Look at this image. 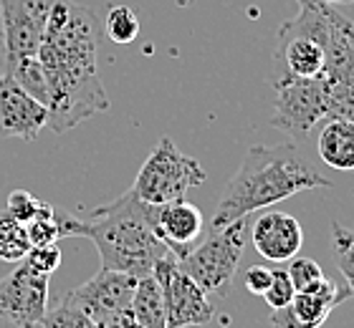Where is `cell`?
<instances>
[{
    "mask_svg": "<svg viewBox=\"0 0 354 328\" xmlns=\"http://www.w3.org/2000/svg\"><path fill=\"white\" fill-rule=\"evenodd\" d=\"M294 296H296V288H294V283H291V278H288L286 268L273 270L271 283H268V288H266V293H263V300L268 303V308L276 311V308L288 306Z\"/></svg>",
    "mask_w": 354,
    "mask_h": 328,
    "instance_id": "obj_25",
    "label": "cell"
},
{
    "mask_svg": "<svg viewBox=\"0 0 354 328\" xmlns=\"http://www.w3.org/2000/svg\"><path fill=\"white\" fill-rule=\"evenodd\" d=\"M349 298L347 285L332 283L329 278H322L317 285L306 291H299L291 298V303L283 308H276L271 313L273 328H319L324 326L334 308L342 300Z\"/></svg>",
    "mask_w": 354,
    "mask_h": 328,
    "instance_id": "obj_12",
    "label": "cell"
},
{
    "mask_svg": "<svg viewBox=\"0 0 354 328\" xmlns=\"http://www.w3.org/2000/svg\"><path fill=\"white\" fill-rule=\"evenodd\" d=\"M53 0H0V76L36 59Z\"/></svg>",
    "mask_w": 354,
    "mask_h": 328,
    "instance_id": "obj_7",
    "label": "cell"
},
{
    "mask_svg": "<svg viewBox=\"0 0 354 328\" xmlns=\"http://www.w3.org/2000/svg\"><path fill=\"white\" fill-rule=\"evenodd\" d=\"M177 6L180 8H187V6H192V3H195V0H175Z\"/></svg>",
    "mask_w": 354,
    "mask_h": 328,
    "instance_id": "obj_31",
    "label": "cell"
},
{
    "mask_svg": "<svg viewBox=\"0 0 354 328\" xmlns=\"http://www.w3.org/2000/svg\"><path fill=\"white\" fill-rule=\"evenodd\" d=\"M271 126L286 131L291 139H306L309 131L326 117V81L324 76L314 79H276Z\"/></svg>",
    "mask_w": 354,
    "mask_h": 328,
    "instance_id": "obj_8",
    "label": "cell"
},
{
    "mask_svg": "<svg viewBox=\"0 0 354 328\" xmlns=\"http://www.w3.org/2000/svg\"><path fill=\"white\" fill-rule=\"evenodd\" d=\"M61 238H86L99 250L102 268L122 270L134 278L149 276L155 262L170 253L155 233V204L127 190L122 197L102 204L88 220H76L56 210Z\"/></svg>",
    "mask_w": 354,
    "mask_h": 328,
    "instance_id": "obj_2",
    "label": "cell"
},
{
    "mask_svg": "<svg viewBox=\"0 0 354 328\" xmlns=\"http://www.w3.org/2000/svg\"><path fill=\"white\" fill-rule=\"evenodd\" d=\"M205 227V218L198 204L175 200L167 204H155V233L180 260L195 245Z\"/></svg>",
    "mask_w": 354,
    "mask_h": 328,
    "instance_id": "obj_15",
    "label": "cell"
},
{
    "mask_svg": "<svg viewBox=\"0 0 354 328\" xmlns=\"http://www.w3.org/2000/svg\"><path fill=\"white\" fill-rule=\"evenodd\" d=\"M329 8H332V6H329ZM332 18L337 21V26H339V28L344 30V33H347L349 41L354 44V21H349L347 15H342L339 10H332Z\"/></svg>",
    "mask_w": 354,
    "mask_h": 328,
    "instance_id": "obj_29",
    "label": "cell"
},
{
    "mask_svg": "<svg viewBox=\"0 0 354 328\" xmlns=\"http://www.w3.org/2000/svg\"><path fill=\"white\" fill-rule=\"evenodd\" d=\"M248 240V218H238L228 225L210 227V235L198 248H190L180 258V265L205 293L228 296L238 262Z\"/></svg>",
    "mask_w": 354,
    "mask_h": 328,
    "instance_id": "obj_5",
    "label": "cell"
},
{
    "mask_svg": "<svg viewBox=\"0 0 354 328\" xmlns=\"http://www.w3.org/2000/svg\"><path fill=\"white\" fill-rule=\"evenodd\" d=\"M41 326L44 328H104L71 293H66L51 311H46Z\"/></svg>",
    "mask_w": 354,
    "mask_h": 328,
    "instance_id": "obj_18",
    "label": "cell"
},
{
    "mask_svg": "<svg viewBox=\"0 0 354 328\" xmlns=\"http://www.w3.org/2000/svg\"><path fill=\"white\" fill-rule=\"evenodd\" d=\"M26 262H30L36 270H41V273H56V268L61 265V250L59 245L53 242V245H38V248H30L28 255L23 258Z\"/></svg>",
    "mask_w": 354,
    "mask_h": 328,
    "instance_id": "obj_26",
    "label": "cell"
},
{
    "mask_svg": "<svg viewBox=\"0 0 354 328\" xmlns=\"http://www.w3.org/2000/svg\"><path fill=\"white\" fill-rule=\"evenodd\" d=\"M205 180L207 175L200 167V162L180 152L175 142L165 137L149 152L129 190L149 204H167L175 200H185L187 192L205 184Z\"/></svg>",
    "mask_w": 354,
    "mask_h": 328,
    "instance_id": "obj_6",
    "label": "cell"
},
{
    "mask_svg": "<svg viewBox=\"0 0 354 328\" xmlns=\"http://www.w3.org/2000/svg\"><path fill=\"white\" fill-rule=\"evenodd\" d=\"M334 23L326 3L299 0V13L281 23L276 51H273L271 81L276 79H314L322 76L326 61V46Z\"/></svg>",
    "mask_w": 354,
    "mask_h": 328,
    "instance_id": "obj_4",
    "label": "cell"
},
{
    "mask_svg": "<svg viewBox=\"0 0 354 328\" xmlns=\"http://www.w3.org/2000/svg\"><path fill=\"white\" fill-rule=\"evenodd\" d=\"M48 126V106L10 76H0V139L33 142Z\"/></svg>",
    "mask_w": 354,
    "mask_h": 328,
    "instance_id": "obj_11",
    "label": "cell"
},
{
    "mask_svg": "<svg viewBox=\"0 0 354 328\" xmlns=\"http://www.w3.org/2000/svg\"><path fill=\"white\" fill-rule=\"evenodd\" d=\"M134 288H137V278L134 276L122 273V270L102 268L91 280H86L84 285L68 293L104 326L119 311L132 308Z\"/></svg>",
    "mask_w": 354,
    "mask_h": 328,
    "instance_id": "obj_13",
    "label": "cell"
},
{
    "mask_svg": "<svg viewBox=\"0 0 354 328\" xmlns=\"http://www.w3.org/2000/svg\"><path fill=\"white\" fill-rule=\"evenodd\" d=\"M28 240H30V248H38V245H53V242L61 240V227H59V220H56V210L51 215H41V218L30 220L28 225Z\"/></svg>",
    "mask_w": 354,
    "mask_h": 328,
    "instance_id": "obj_24",
    "label": "cell"
},
{
    "mask_svg": "<svg viewBox=\"0 0 354 328\" xmlns=\"http://www.w3.org/2000/svg\"><path fill=\"white\" fill-rule=\"evenodd\" d=\"M104 328H145V326L134 318L132 308H127V311H119L117 316H111L109 321L104 323Z\"/></svg>",
    "mask_w": 354,
    "mask_h": 328,
    "instance_id": "obj_28",
    "label": "cell"
},
{
    "mask_svg": "<svg viewBox=\"0 0 354 328\" xmlns=\"http://www.w3.org/2000/svg\"><path fill=\"white\" fill-rule=\"evenodd\" d=\"M317 187H332V182L314 172L291 142L256 144L245 152L241 167L228 182L210 227L228 225L233 220L248 218L251 212L266 210L281 200Z\"/></svg>",
    "mask_w": 354,
    "mask_h": 328,
    "instance_id": "obj_3",
    "label": "cell"
},
{
    "mask_svg": "<svg viewBox=\"0 0 354 328\" xmlns=\"http://www.w3.org/2000/svg\"><path fill=\"white\" fill-rule=\"evenodd\" d=\"M6 210L10 212L18 222L28 225L30 220L41 218V215H51L56 207H51L48 202L38 200V197H33L30 192H26V190H15V192H10V197H8Z\"/></svg>",
    "mask_w": 354,
    "mask_h": 328,
    "instance_id": "obj_22",
    "label": "cell"
},
{
    "mask_svg": "<svg viewBox=\"0 0 354 328\" xmlns=\"http://www.w3.org/2000/svg\"><path fill=\"white\" fill-rule=\"evenodd\" d=\"M317 3H326V6H347V3H354V0H317Z\"/></svg>",
    "mask_w": 354,
    "mask_h": 328,
    "instance_id": "obj_30",
    "label": "cell"
},
{
    "mask_svg": "<svg viewBox=\"0 0 354 328\" xmlns=\"http://www.w3.org/2000/svg\"><path fill=\"white\" fill-rule=\"evenodd\" d=\"M28 250L30 240L26 225L18 222L8 210H0V260L21 262L28 255Z\"/></svg>",
    "mask_w": 354,
    "mask_h": 328,
    "instance_id": "obj_19",
    "label": "cell"
},
{
    "mask_svg": "<svg viewBox=\"0 0 354 328\" xmlns=\"http://www.w3.org/2000/svg\"><path fill=\"white\" fill-rule=\"evenodd\" d=\"M291 265L286 268L288 278H291V283H294L296 293L299 291H306L311 285H317L322 278H324V270L319 265L317 260H311V258H291Z\"/></svg>",
    "mask_w": 354,
    "mask_h": 328,
    "instance_id": "obj_23",
    "label": "cell"
},
{
    "mask_svg": "<svg viewBox=\"0 0 354 328\" xmlns=\"http://www.w3.org/2000/svg\"><path fill=\"white\" fill-rule=\"evenodd\" d=\"M332 255L337 262V270L344 278L349 298H354V230L344 227L337 220L332 222Z\"/></svg>",
    "mask_w": 354,
    "mask_h": 328,
    "instance_id": "obj_20",
    "label": "cell"
},
{
    "mask_svg": "<svg viewBox=\"0 0 354 328\" xmlns=\"http://www.w3.org/2000/svg\"><path fill=\"white\" fill-rule=\"evenodd\" d=\"M319 157L337 172H354V122L329 119L317 142Z\"/></svg>",
    "mask_w": 354,
    "mask_h": 328,
    "instance_id": "obj_16",
    "label": "cell"
},
{
    "mask_svg": "<svg viewBox=\"0 0 354 328\" xmlns=\"http://www.w3.org/2000/svg\"><path fill=\"white\" fill-rule=\"evenodd\" d=\"M152 276L162 291L167 328L205 326L213 321L215 308L207 300V293L185 273L180 260L172 253H167L155 262Z\"/></svg>",
    "mask_w": 354,
    "mask_h": 328,
    "instance_id": "obj_9",
    "label": "cell"
},
{
    "mask_svg": "<svg viewBox=\"0 0 354 328\" xmlns=\"http://www.w3.org/2000/svg\"><path fill=\"white\" fill-rule=\"evenodd\" d=\"M253 248L261 258L271 262H288L301 250L304 230L299 220L291 218L288 212H263L251 227Z\"/></svg>",
    "mask_w": 354,
    "mask_h": 328,
    "instance_id": "obj_14",
    "label": "cell"
},
{
    "mask_svg": "<svg viewBox=\"0 0 354 328\" xmlns=\"http://www.w3.org/2000/svg\"><path fill=\"white\" fill-rule=\"evenodd\" d=\"M48 88V129L66 134L84 119L109 111L99 76V21L74 0H53L38 48Z\"/></svg>",
    "mask_w": 354,
    "mask_h": 328,
    "instance_id": "obj_1",
    "label": "cell"
},
{
    "mask_svg": "<svg viewBox=\"0 0 354 328\" xmlns=\"http://www.w3.org/2000/svg\"><path fill=\"white\" fill-rule=\"evenodd\" d=\"M271 278H273L271 268L251 265V268L245 270V288H248V293H253V296H263L268 283H271Z\"/></svg>",
    "mask_w": 354,
    "mask_h": 328,
    "instance_id": "obj_27",
    "label": "cell"
},
{
    "mask_svg": "<svg viewBox=\"0 0 354 328\" xmlns=\"http://www.w3.org/2000/svg\"><path fill=\"white\" fill-rule=\"evenodd\" d=\"M48 273L21 260L13 273L0 280V318L15 328L41 326L48 311Z\"/></svg>",
    "mask_w": 354,
    "mask_h": 328,
    "instance_id": "obj_10",
    "label": "cell"
},
{
    "mask_svg": "<svg viewBox=\"0 0 354 328\" xmlns=\"http://www.w3.org/2000/svg\"><path fill=\"white\" fill-rule=\"evenodd\" d=\"M104 33L111 44L129 46L140 36V18L129 6H111L104 23Z\"/></svg>",
    "mask_w": 354,
    "mask_h": 328,
    "instance_id": "obj_21",
    "label": "cell"
},
{
    "mask_svg": "<svg viewBox=\"0 0 354 328\" xmlns=\"http://www.w3.org/2000/svg\"><path fill=\"white\" fill-rule=\"evenodd\" d=\"M132 313L145 328H167L162 291H160L152 273L137 278V288L132 296Z\"/></svg>",
    "mask_w": 354,
    "mask_h": 328,
    "instance_id": "obj_17",
    "label": "cell"
}]
</instances>
